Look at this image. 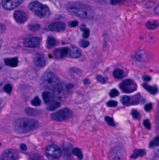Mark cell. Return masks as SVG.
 Masks as SVG:
<instances>
[{
  "label": "cell",
  "mask_w": 159,
  "mask_h": 160,
  "mask_svg": "<svg viewBox=\"0 0 159 160\" xmlns=\"http://www.w3.org/2000/svg\"><path fill=\"white\" fill-rule=\"evenodd\" d=\"M66 9L69 12L77 17L91 19L94 17V11L90 7L80 2L68 3Z\"/></svg>",
  "instance_id": "cell-1"
},
{
  "label": "cell",
  "mask_w": 159,
  "mask_h": 160,
  "mask_svg": "<svg viewBox=\"0 0 159 160\" xmlns=\"http://www.w3.org/2000/svg\"><path fill=\"white\" fill-rule=\"evenodd\" d=\"M14 130L18 134H25L38 128L39 123L36 120L28 118H20L14 121Z\"/></svg>",
  "instance_id": "cell-2"
},
{
  "label": "cell",
  "mask_w": 159,
  "mask_h": 160,
  "mask_svg": "<svg viewBox=\"0 0 159 160\" xmlns=\"http://www.w3.org/2000/svg\"><path fill=\"white\" fill-rule=\"evenodd\" d=\"M59 83V79L54 73L47 72L42 75L40 80L41 86L45 89L51 90Z\"/></svg>",
  "instance_id": "cell-3"
},
{
  "label": "cell",
  "mask_w": 159,
  "mask_h": 160,
  "mask_svg": "<svg viewBox=\"0 0 159 160\" xmlns=\"http://www.w3.org/2000/svg\"><path fill=\"white\" fill-rule=\"evenodd\" d=\"M29 7L34 14L41 18L48 17L51 14L49 7L38 1H34L30 2Z\"/></svg>",
  "instance_id": "cell-4"
},
{
  "label": "cell",
  "mask_w": 159,
  "mask_h": 160,
  "mask_svg": "<svg viewBox=\"0 0 159 160\" xmlns=\"http://www.w3.org/2000/svg\"><path fill=\"white\" fill-rule=\"evenodd\" d=\"M67 91L66 86L63 83H59L53 89V100L60 103L65 101L67 96Z\"/></svg>",
  "instance_id": "cell-5"
},
{
  "label": "cell",
  "mask_w": 159,
  "mask_h": 160,
  "mask_svg": "<svg viewBox=\"0 0 159 160\" xmlns=\"http://www.w3.org/2000/svg\"><path fill=\"white\" fill-rule=\"evenodd\" d=\"M73 116V113L70 109L65 108L52 113L51 116L52 120L57 122L64 121L69 120Z\"/></svg>",
  "instance_id": "cell-6"
},
{
  "label": "cell",
  "mask_w": 159,
  "mask_h": 160,
  "mask_svg": "<svg viewBox=\"0 0 159 160\" xmlns=\"http://www.w3.org/2000/svg\"><path fill=\"white\" fill-rule=\"evenodd\" d=\"M46 156L51 160H56L60 158L62 151L59 147L56 145L48 146L45 151Z\"/></svg>",
  "instance_id": "cell-7"
},
{
  "label": "cell",
  "mask_w": 159,
  "mask_h": 160,
  "mask_svg": "<svg viewBox=\"0 0 159 160\" xmlns=\"http://www.w3.org/2000/svg\"><path fill=\"white\" fill-rule=\"evenodd\" d=\"M120 87L124 93H131L136 90L137 85L133 80L127 79L123 80L121 82Z\"/></svg>",
  "instance_id": "cell-8"
},
{
  "label": "cell",
  "mask_w": 159,
  "mask_h": 160,
  "mask_svg": "<svg viewBox=\"0 0 159 160\" xmlns=\"http://www.w3.org/2000/svg\"><path fill=\"white\" fill-rule=\"evenodd\" d=\"M125 151L120 146H115L112 147L110 152L111 160H124Z\"/></svg>",
  "instance_id": "cell-9"
},
{
  "label": "cell",
  "mask_w": 159,
  "mask_h": 160,
  "mask_svg": "<svg viewBox=\"0 0 159 160\" xmlns=\"http://www.w3.org/2000/svg\"><path fill=\"white\" fill-rule=\"evenodd\" d=\"M24 1V0H2V6L5 10H10L16 9Z\"/></svg>",
  "instance_id": "cell-10"
},
{
  "label": "cell",
  "mask_w": 159,
  "mask_h": 160,
  "mask_svg": "<svg viewBox=\"0 0 159 160\" xmlns=\"http://www.w3.org/2000/svg\"><path fill=\"white\" fill-rule=\"evenodd\" d=\"M41 40L38 37H30L27 39L24 42L25 46L29 48H38L40 46Z\"/></svg>",
  "instance_id": "cell-11"
},
{
  "label": "cell",
  "mask_w": 159,
  "mask_h": 160,
  "mask_svg": "<svg viewBox=\"0 0 159 160\" xmlns=\"http://www.w3.org/2000/svg\"><path fill=\"white\" fill-rule=\"evenodd\" d=\"M2 159V160H17L18 154L17 152L14 150L7 149L3 152Z\"/></svg>",
  "instance_id": "cell-12"
},
{
  "label": "cell",
  "mask_w": 159,
  "mask_h": 160,
  "mask_svg": "<svg viewBox=\"0 0 159 160\" xmlns=\"http://www.w3.org/2000/svg\"><path fill=\"white\" fill-rule=\"evenodd\" d=\"M33 63L38 67H44L45 66L46 60L45 57L42 54L36 52L33 56Z\"/></svg>",
  "instance_id": "cell-13"
},
{
  "label": "cell",
  "mask_w": 159,
  "mask_h": 160,
  "mask_svg": "<svg viewBox=\"0 0 159 160\" xmlns=\"http://www.w3.org/2000/svg\"><path fill=\"white\" fill-rule=\"evenodd\" d=\"M65 24L62 22H56L49 25V29L54 32H62L65 29Z\"/></svg>",
  "instance_id": "cell-14"
},
{
  "label": "cell",
  "mask_w": 159,
  "mask_h": 160,
  "mask_svg": "<svg viewBox=\"0 0 159 160\" xmlns=\"http://www.w3.org/2000/svg\"><path fill=\"white\" fill-rule=\"evenodd\" d=\"M13 16L16 21L20 24H24L28 19L26 14L22 10H17L15 11Z\"/></svg>",
  "instance_id": "cell-15"
},
{
  "label": "cell",
  "mask_w": 159,
  "mask_h": 160,
  "mask_svg": "<svg viewBox=\"0 0 159 160\" xmlns=\"http://www.w3.org/2000/svg\"><path fill=\"white\" fill-rule=\"evenodd\" d=\"M69 51V48L68 47L57 48L54 51V56L57 59H63L68 55Z\"/></svg>",
  "instance_id": "cell-16"
},
{
  "label": "cell",
  "mask_w": 159,
  "mask_h": 160,
  "mask_svg": "<svg viewBox=\"0 0 159 160\" xmlns=\"http://www.w3.org/2000/svg\"><path fill=\"white\" fill-rule=\"evenodd\" d=\"M68 55L72 58H79L82 55V52L80 48L75 46H71L69 48Z\"/></svg>",
  "instance_id": "cell-17"
},
{
  "label": "cell",
  "mask_w": 159,
  "mask_h": 160,
  "mask_svg": "<svg viewBox=\"0 0 159 160\" xmlns=\"http://www.w3.org/2000/svg\"><path fill=\"white\" fill-rule=\"evenodd\" d=\"M19 62L18 59L17 57L12 58H7L5 59L4 63L6 65L10 67H15L17 66Z\"/></svg>",
  "instance_id": "cell-18"
},
{
  "label": "cell",
  "mask_w": 159,
  "mask_h": 160,
  "mask_svg": "<svg viewBox=\"0 0 159 160\" xmlns=\"http://www.w3.org/2000/svg\"><path fill=\"white\" fill-rule=\"evenodd\" d=\"M42 97L43 100L46 105H49L53 101L52 94L51 92L45 91L42 93Z\"/></svg>",
  "instance_id": "cell-19"
},
{
  "label": "cell",
  "mask_w": 159,
  "mask_h": 160,
  "mask_svg": "<svg viewBox=\"0 0 159 160\" xmlns=\"http://www.w3.org/2000/svg\"><path fill=\"white\" fill-rule=\"evenodd\" d=\"M146 155V151L142 149H136L134 153L130 156V158L136 159L139 156H144Z\"/></svg>",
  "instance_id": "cell-20"
},
{
  "label": "cell",
  "mask_w": 159,
  "mask_h": 160,
  "mask_svg": "<svg viewBox=\"0 0 159 160\" xmlns=\"http://www.w3.org/2000/svg\"><path fill=\"white\" fill-rule=\"evenodd\" d=\"M63 148L64 152L66 155L71 156L72 153L73 147L71 143L65 142L63 145Z\"/></svg>",
  "instance_id": "cell-21"
},
{
  "label": "cell",
  "mask_w": 159,
  "mask_h": 160,
  "mask_svg": "<svg viewBox=\"0 0 159 160\" xmlns=\"http://www.w3.org/2000/svg\"><path fill=\"white\" fill-rule=\"evenodd\" d=\"M158 26H159V23L158 21L156 20H153L147 21L146 24V28L149 30H154V29H156L158 28Z\"/></svg>",
  "instance_id": "cell-22"
},
{
  "label": "cell",
  "mask_w": 159,
  "mask_h": 160,
  "mask_svg": "<svg viewBox=\"0 0 159 160\" xmlns=\"http://www.w3.org/2000/svg\"><path fill=\"white\" fill-rule=\"evenodd\" d=\"M142 85H143L144 88L146 90L148 91L151 94L155 95L157 92L158 89L156 87L151 86L147 84V83H143Z\"/></svg>",
  "instance_id": "cell-23"
},
{
  "label": "cell",
  "mask_w": 159,
  "mask_h": 160,
  "mask_svg": "<svg viewBox=\"0 0 159 160\" xmlns=\"http://www.w3.org/2000/svg\"><path fill=\"white\" fill-rule=\"evenodd\" d=\"M56 40L55 38L52 37H49L47 40V46L48 49H51L56 45Z\"/></svg>",
  "instance_id": "cell-24"
},
{
  "label": "cell",
  "mask_w": 159,
  "mask_h": 160,
  "mask_svg": "<svg viewBox=\"0 0 159 160\" xmlns=\"http://www.w3.org/2000/svg\"><path fill=\"white\" fill-rule=\"evenodd\" d=\"M48 105L49 106L47 107V110L49 111H53L60 106L61 103L53 100L51 104H50Z\"/></svg>",
  "instance_id": "cell-25"
},
{
  "label": "cell",
  "mask_w": 159,
  "mask_h": 160,
  "mask_svg": "<svg viewBox=\"0 0 159 160\" xmlns=\"http://www.w3.org/2000/svg\"><path fill=\"white\" fill-rule=\"evenodd\" d=\"M25 112L29 116H34L37 115L39 113L40 111L32 108H27L25 109Z\"/></svg>",
  "instance_id": "cell-26"
},
{
  "label": "cell",
  "mask_w": 159,
  "mask_h": 160,
  "mask_svg": "<svg viewBox=\"0 0 159 160\" xmlns=\"http://www.w3.org/2000/svg\"><path fill=\"white\" fill-rule=\"evenodd\" d=\"M72 153L73 155L79 158L80 160H82L83 158V155L82 151L80 148H73L72 151Z\"/></svg>",
  "instance_id": "cell-27"
},
{
  "label": "cell",
  "mask_w": 159,
  "mask_h": 160,
  "mask_svg": "<svg viewBox=\"0 0 159 160\" xmlns=\"http://www.w3.org/2000/svg\"><path fill=\"white\" fill-rule=\"evenodd\" d=\"M114 77L117 79H121L124 77V72L120 69H116L114 71Z\"/></svg>",
  "instance_id": "cell-28"
},
{
  "label": "cell",
  "mask_w": 159,
  "mask_h": 160,
  "mask_svg": "<svg viewBox=\"0 0 159 160\" xmlns=\"http://www.w3.org/2000/svg\"><path fill=\"white\" fill-rule=\"evenodd\" d=\"M31 104L32 105L35 106H38L40 105L41 104V102L39 97H38V96H36L31 101Z\"/></svg>",
  "instance_id": "cell-29"
},
{
  "label": "cell",
  "mask_w": 159,
  "mask_h": 160,
  "mask_svg": "<svg viewBox=\"0 0 159 160\" xmlns=\"http://www.w3.org/2000/svg\"><path fill=\"white\" fill-rule=\"evenodd\" d=\"M29 29L31 31H38L40 29V25H38V24L29 25Z\"/></svg>",
  "instance_id": "cell-30"
},
{
  "label": "cell",
  "mask_w": 159,
  "mask_h": 160,
  "mask_svg": "<svg viewBox=\"0 0 159 160\" xmlns=\"http://www.w3.org/2000/svg\"><path fill=\"white\" fill-rule=\"evenodd\" d=\"M159 146V137H156L153 141H151L149 143V147H151Z\"/></svg>",
  "instance_id": "cell-31"
},
{
  "label": "cell",
  "mask_w": 159,
  "mask_h": 160,
  "mask_svg": "<svg viewBox=\"0 0 159 160\" xmlns=\"http://www.w3.org/2000/svg\"><path fill=\"white\" fill-rule=\"evenodd\" d=\"M12 90H13V88H12V85L9 83L7 84L4 87V90L7 94H10L12 92Z\"/></svg>",
  "instance_id": "cell-32"
},
{
  "label": "cell",
  "mask_w": 159,
  "mask_h": 160,
  "mask_svg": "<svg viewBox=\"0 0 159 160\" xmlns=\"http://www.w3.org/2000/svg\"><path fill=\"white\" fill-rule=\"evenodd\" d=\"M130 98L127 96H124L121 98V102L123 105H126L129 103Z\"/></svg>",
  "instance_id": "cell-33"
},
{
  "label": "cell",
  "mask_w": 159,
  "mask_h": 160,
  "mask_svg": "<svg viewBox=\"0 0 159 160\" xmlns=\"http://www.w3.org/2000/svg\"><path fill=\"white\" fill-rule=\"evenodd\" d=\"M144 52H139L136 53L135 57L137 60L139 61H143L144 59Z\"/></svg>",
  "instance_id": "cell-34"
},
{
  "label": "cell",
  "mask_w": 159,
  "mask_h": 160,
  "mask_svg": "<svg viewBox=\"0 0 159 160\" xmlns=\"http://www.w3.org/2000/svg\"><path fill=\"white\" fill-rule=\"evenodd\" d=\"M80 46L83 48H86L89 46V42L86 40H81L79 42Z\"/></svg>",
  "instance_id": "cell-35"
},
{
  "label": "cell",
  "mask_w": 159,
  "mask_h": 160,
  "mask_svg": "<svg viewBox=\"0 0 159 160\" xmlns=\"http://www.w3.org/2000/svg\"><path fill=\"white\" fill-rule=\"evenodd\" d=\"M105 120L111 126H115V124L114 120L111 117H110L106 116L105 117Z\"/></svg>",
  "instance_id": "cell-36"
},
{
  "label": "cell",
  "mask_w": 159,
  "mask_h": 160,
  "mask_svg": "<svg viewBox=\"0 0 159 160\" xmlns=\"http://www.w3.org/2000/svg\"><path fill=\"white\" fill-rule=\"evenodd\" d=\"M140 99V96L139 95H136L133 97L132 100L131 105H137L139 104Z\"/></svg>",
  "instance_id": "cell-37"
},
{
  "label": "cell",
  "mask_w": 159,
  "mask_h": 160,
  "mask_svg": "<svg viewBox=\"0 0 159 160\" xmlns=\"http://www.w3.org/2000/svg\"><path fill=\"white\" fill-rule=\"evenodd\" d=\"M132 115L133 116L134 119L135 120H139L140 117V115L137 110H133L132 111Z\"/></svg>",
  "instance_id": "cell-38"
},
{
  "label": "cell",
  "mask_w": 159,
  "mask_h": 160,
  "mask_svg": "<svg viewBox=\"0 0 159 160\" xmlns=\"http://www.w3.org/2000/svg\"><path fill=\"white\" fill-rule=\"evenodd\" d=\"M110 96L111 97H115L118 96L119 95V92L118 90L115 89H112L110 92Z\"/></svg>",
  "instance_id": "cell-39"
},
{
  "label": "cell",
  "mask_w": 159,
  "mask_h": 160,
  "mask_svg": "<svg viewBox=\"0 0 159 160\" xmlns=\"http://www.w3.org/2000/svg\"><path fill=\"white\" fill-rule=\"evenodd\" d=\"M107 105L108 106L111 107H115L118 105V102L115 101H110L107 102Z\"/></svg>",
  "instance_id": "cell-40"
},
{
  "label": "cell",
  "mask_w": 159,
  "mask_h": 160,
  "mask_svg": "<svg viewBox=\"0 0 159 160\" xmlns=\"http://www.w3.org/2000/svg\"><path fill=\"white\" fill-rule=\"evenodd\" d=\"M143 125L146 129L150 130L151 128V125L149 120H146L143 122Z\"/></svg>",
  "instance_id": "cell-41"
},
{
  "label": "cell",
  "mask_w": 159,
  "mask_h": 160,
  "mask_svg": "<svg viewBox=\"0 0 159 160\" xmlns=\"http://www.w3.org/2000/svg\"><path fill=\"white\" fill-rule=\"evenodd\" d=\"M83 31V37L84 39H87L90 35V30L85 28Z\"/></svg>",
  "instance_id": "cell-42"
},
{
  "label": "cell",
  "mask_w": 159,
  "mask_h": 160,
  "mask_svg": "<svg viewBox=\"0 0 159 160\" xmlns=\"http://www.w3.org/2000/svg\"><path fill=\"white\" fill-rule=\"evenodd\" d=\"M97 80H98V81L101 83H105L106 81V79L104 77H102L101 76H98L96 77Z\"/></svg>",
  "instance_id": "cell-43"
},
{
  "label": "cell",
  "mask_w": 159,
  "mask_h": 160,
  "mask_svg": "<svg viewBox=\"0 0 159 160\" xmlns=\"http://www.w3.org/2000/svg\"><path fill=\"white\" fill-rule=\"evenodd\" d=\"M125 0H111V3L112 5H114L119 4L122 3Z\"/></svg>",
  "instance_id": "cell-44"
},
{
  "label": "cell",
  "mask_w": 159,
  "mask_h": 160,
  "mask_svg": "<svg viewBox=\"0 0 159 160\" xmlns=\"http://www.w3.org/2000/svg\"><path fill=\"white\" fill-rule=\"evenodd\" d=\"M152 108V105L151 103L147 104L144 107V109L146 111H150Z\"/></svg>",
  "instance_id": "cell-45"
},
{
  "label": "cell",
  "mask_w": 159,
  "mask_h": 160,
  "mask_svg": "<svg viewBox=\"0 0 159 160\" xmlns=\"http://www.w3.org/2000/svg\"><path fill=\"white\" fill-rule=\"evenodd\" d=\"M79 22L77 20H73L69 22V25L71 27H75L76 26L78 25Z\"/></svg>",
  "instance_id": "cell-46"
},
{
  "label": "cell",
  "mask_w": 159,
  "mask_h": 160,
  "mask_svg": "<svg viewBox=\"0 0 159 160\" xmlns=\"http://www.w3.org/2000/svg\"><path fill=\"white\" fill-rule=\"evenodd\" d=\"M6 30L5 26L0 23V34L4 32Z\"/></svg>",
  "instance_id": "cell-47"
},
{
  "label": "cell",
  "mask_w": 159,
  "mask_h": 160,
  "mask_svg": "<svg viewBox=\"0 0 159 160\" xmlns=\"http://www.w3.org/2000/svg\"><path fill=\"white\" fill-rule=\"evenodd\" d=\"M73 87H74V85L72 83H69L66 86V88L68 91L70 90Z\"/></svg>",
  "instance_id": "cell-48"
},
{
  "label": "cell",
  "mask_w": 159,
  "mask_h": 160,
  "mask_svg": "<svg viewBox=\"0 0 159 160\" xmlns=\"http://www.w3.org/2000/svg\"><path fill=\"white\" fill-rule=\"evenodd\" d=\"M20 148L21 150L23 151H26L27 150V147L26 145L24 143L21 144Z\"/></svg>",
  "instance_id": "cell-49"
},
{
  "label": "cell",
  "mask_w": 159,
  "mask_h": 160,
  "mask_svg": "<svg viewBox=\"0 0 159 160\" xmlns=\"http://www.w3.org/2000/svg\"><path fill=\"white\" fill-rule=\"evenodd\" d=\"M143 79L144 80V81H150L151 78L150 76H144L143 77Z\"/></svg>",
  "instance_id": "cell-50"
},
{
  "label": "cell",
  "mask_w": 159,
  "mask_h": 160,
  "mask_svg": "<svg viewBox=\"0 0 159 160\" xmlns=\"http://www.w3.org/2000/svg\"><path fill=\"white\" fill-rule=\"evenodd\" d=\"M159 5H157L155 9V13H156L157 15H159Z\"/></svg>",
  "instance_id": "cell-51"
},
{
  "label": "cell",
  "mask_w": 159,
  "mask_h": 160,
  "mask_svg": "<svg viewBox=\"0 0 159 160\" xmlns=\"http://www.w3.org/2000/svg\"><path fill=\"white\" fill-rule=\"evenodd\" d=\"M85 28H86V26H85V25H81L80 27V29L81 31H83Z\"/></svg>",
  "instance_id": "cell-52"
},
{
  "label": "cell",
  "mask_w": 159,
  "mask_h": 160,
  "mask_svg": "<svg viewBox=\"0 0 159 160\" xmlns=\"http://www.w3.org/2000/svg\"><path fill=\"white\" fill-rule=\"evenodd\" d=\"M84 83H85V84H87V83H88V82H89V80L87 79H85V80H84Z\"/></svg>",
  "instance_id": "cell-53"
},
{
  "label": "cell",
  "mask_w": 159,
  "mask_h": 160,
  "mask_svg": "<svg viewBox=\"0 0 159 160\" xmlns=\"http://www.w3.org/2000/svg\"><path fill=\"white\" fill-rule=\"evenodd\" d=\"M2 41L0 40V49L1 48V46H2Z\"/></svg>",
  "instance_id": "cell-54"
},
{
  "label": "cell",
  "mask_w": 159,
  "mask_h": 160,
  "mask_svg": "<svg viewBox=\"0 0 159 160\" xmlns=\"http://www.w3.org/2000/svg\"><path fill=\"white\" fill-rule=\"evenodd\" d=\"M1 145V143H0V145Z\"/></svg>",
  "instance_id": "cell-55"
},
{
  "label": "cell",
  "mask_w": 159,
  "mask_h": 160,
  "mask_svg": "<svg viewBox=\"0 0 159 160\" xmlns=\"http://www.w3.org/2000/svg\"><path fill=\"white\" fill-rule=\"evenodd\" d=\"M0 6H1V4H0Z\"/></svg>",
  "instance_id": "cell-56"
}]
</instances>
